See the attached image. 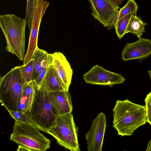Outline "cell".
Listing matches in <instances>:
<instances>
[{
	"instance_id": "cell-1",
	"label": "cell",
	"mask_w": 151,
	"mask_h": 151,
	"mask_svg": "<svg viewBox=\"0 0 151 151\" xmlns=\"http://www.w3.org/2000/svg\"><path fill=\"white\" fill-rule=\"evenodd\" d=\"M113 111V127L122 137L132 135L147 122L145 105L134 103L128 99L117 100Z\"/></svg>"
},
{
	"instance_id": "cell-2",
	"label": "cell",
	"mask_w": 151,
	"mask_h": 151,
	"mask_svg": "<svg viewBox=\"0 0 151 151\" xmlns=\"http://www.w3.org/2000/svg\"><path fill=\"white\" fill-rule=\"evenodd\" d=\"M27 22L13 14L0 15V26L6 39L5 49L22 61L25 52V31Z\"/></svg>"
},
{
	"instance_id": "cell-3",
	"label": "cell",
	"mask_w": 151,
	"mask_h": 151,
	"mask_svg": "<svg viewBox=\"0 0 151 151\" xmlns=\"http://www.w3.org/2000/svg\"><path fill=\"white\" fill-rule=\"evenodd\" d=\"M24 83L21 66L15 67L0 77V101L8 111H17Z\"/></svg>"
},
{
	"instance_id": "cell-4",
	"label": "cell",
	"mask_w": 151,
	"mask_h": 151,
	"mask_svg": "<svg viewBox=\"0 0 151 151\" xmlns=\"http://www.w3.org/2000/svg\"><path fill=\"white\" fill-rule=\"evenodd\" d=\"M34 125L15 120L10 139L31 151H45L50 147V140Z\"/></svg>"
},
{
	"instance_id": "cell-5",
	"label": "cell",
	"mask_w": 151,
	"mask_h": 151,
	"mask_svg": "<svg viewBox=\"0 0 151 151\" xmlns=\"http://www.w3.org/2000/svg\"><path fill=\"white\" fill-rule=\"evenodd\" d=\"M47 93L36 90L31 107L27 114L32 124L45 133L53 126L57 116L52 110Z\"/></svg>"
},
{
	"instance_id": "cell-6",
	"label": "cell",
	"mask_w": 151,
	"mask_h": 151,
	"mask_svg": "<svg viewBox=\"0 0 151 151\" xmlns=\"http://www.w3.org/2000/svg\"><path fill=\"white\" fill-rule=\"evenodd\" d=\"M78 129L74 122L72 112H70L57 115L55 123L47 133L65 148L72 151H79L78 139Z\"/></svg>"
},
{
	"instance_id": "cell-7",
	"label": "cell",
	"mask_w": 151,
	"mask_h": 151,
	"mask_svg": "<svg viewBox=\"0 0 151 151\" xmlns=\"http://www.w3.org/2000/svg\"><path fill=\"white\" fill-rule=\"evenodd\" d=\"M49 5V2L45 0H35L31 29L29 33L28 45L23 60V65L26 64L32 60L35 50L38 47L37 39L40 23Z\"/></svg>"
},
{
	"instance_id": "cell-8",
	"label": "cell",
	"mask_w": 151,
	"mask_h": 151,
	"mask_svg": "<svg viewBox=\"0 0 151 151\" xmlns=\"http://www.w3.org/2000/svg\"><path fill=\"white\" fill-rule=\"evenodd\" d=\"M83 76L87 83L111 87L122 83L126 80L121 74L109 71L98 65L93 66Z\"/></svg>"
},
{
	"instance_id": "cell-9",
	"label": "cell",
	"mask_w": 151,
	"mask_h": 151,
	"mask_svg": "<svg viewBox=\"0 0 151 151\" xmlns=\"http://www.w3.org/2000/svg\"><path fill=\"white\" fill-rule=\"evenodd\" d=\"M92 10L91 14L94 18L98 20L104 27L109 28L119 9V6L110 0H88Z\"/></svg>"
},
{
	"instance_id": "cell-10",
	"label": "cell",
	"mask_w": 151,
	"mask_h": 151,
	"mask_svg": "<svg viewBox=\"0 0 151 151\" xmlns=\"http://www.w3.org/2000/svg\"><path fill=\"white\" fill-rule=\"evenodd\" d=\"M106 119L105 114L101 112L93 120L91 127L85 134L88 151H101L106 127Z\"/></svg>"
},
{
	"instance_id": "cell-11",
	"label": "cell",
	"mask_w": 151,
	"mask_h": 151,
	"mask_svg": "<svg viewBox=\"0 0 151 151\" xmlns=\"http://www.w3.org/2000/svg\"><path fill=\"white\" fill-rule=\"evenodd\" d=\"M151 55V40L141 38L136 41L126 44L122 53L124 61L132 60L142 61Z\"/></svg>"
},
{
	"instance_id": "cell-12",
	"label": "cell",
	"mask_w": 151,
	"mask_h": 151,
	"mask_svg": "<svg viewBox=\"0 0 151 151\" xmlns=\"http://www.w3.org/2000/svg\"><path fill=\"white\" fill-rule=\"evenodd\" d=\"M47 96L52 110L57 115L72 112L71 96L68 90L48 92Z\"/></svg>"
},
{
	"instance_id": "cell-13",
	"label": "cell",
	"mask_w": 151,
	"mask_h": 151,
	"mask_svg": "<svg viewBox=\"0 0 151 151\" xmlns=\"http://www.w3.org/2000/svg\"><path fill=\"white\" fill-rule=\"evenodd\" d=\"M52 64L66 90H68L71 83L73 70L65 56L61 52L52 54Z\"/></svg>"
},
{
	"instance_id": "cell-14",
	"label": "cell",
	"mask_w": 151,
	"mask_h": 151,
	"mask_svg": "<svg viewBox=\"0 0 151 151\" xmlns=\"http://www.w3.org/2000/svg\"><path fill=\"white\" fill-rule=\"evenodd\" d=\"M36 89L47 92L66 90L52 63L47 67L42 80Z\"/></svg>"
},
{
	"instance_id": "cell-15",
	"label": "cell",
	"mask_w": 151,
	"mask_h": 151,
	"mask_svg": "<svg viewBox=\"0 0 151 151\" xmlns=\"http://www.w3.org/2000/svg\"><path fill=\"white\" fill-rule=\"evenodd\" d=\"M32 59L34 60L32 80H34L43 70L52 63L53 58L52 54H48L37 47Z\"/></svg>"
},
{
	"instance_id": "cell-16",
	"label": "cell",
	"mask_w": 151,
	"mask_h": 151,
	"mask_svg": "<svg viewBox=\"0 0 151 151\" xmlns=\"http://www.w3.org/2000/svg\"><path fill=\"white\" fill-rule=\"evenodd\" d=\"M37 85L33 80L25 83L17 111L27 114L29 111L36 93Z\"/></svg>"
},
{
	"instance_id": "cell-17",
	"label": "cell",
	"mask_w": 151,
	"mask_h": 151,
	"mask_svg": "<svg viewBox=\"0 0 151 151\" xmlns=\"http://www.w3.org/2000/svg\"><path fill=\"white\" fill-rule=\"evenodd\" d=\"M147 23L136 15V13L132 16L129 23L126 31V34L130 32L136 35L139 38H141L145 32V27Z\"/></svg>"
},
{
	"instance_id": "cell-18",
	"label": "cell",
	"mask_w": 151,
	"mask_h": 151,
	"mask_svg": "<svg viewBox=\"0 0 151 151\" xmlns=\"http://www.w3.org/2000/svg\"><path fill=\"white\" fill-rule=\"evenodd\" d=\"M138 6L135 0H128L126 5L118 11L111 26L108 29H112L116 23L119 20L133 12H137Z\"/></svg>"
},
{
	"instance_id": "cell-19",
	"label": "cell",
	"mask_w": 151,
	"mask_h": 151,
	"mask_svg": "<svg viewBox=\"0 0 151 151\" xmlns=\"http://www.w3.org/2000/svg\"><path fill=\"white\" fill-rule=\"evenodd\" d=\"M137 12H132L119 20L115 24L116 33L120 40L126 34V31L132 15Z\"/></svg>"
},
{
	"instance_id": "cell-20",
	"label": "cell",
	"mask_w": 151,
	"mask_h": 151,
	"mask_svg": "<svg viewBox=\"0 0 151 151\" xmlns=\"http://www.w3.org/2000/svg\"><path fill=\"white\" fill-rule=\"evenodd\" d=\"M33 59L27 64L21 66V71L24 83H29L32 80L33 70Z\"/></svg>"
},
{
	"instance_id": "cell-21",
	"label": "cell",
	"mask_w": 151,
	"mask_h": 151,
	"mask_svg": "<svg viewBox=\"0 0 151 151\" xmlns=\"http://www.w3.org/2000/svg\"><path fill=\"white\" fill-rule=\"evenodd\" d=\"M35 4V0H27L25 17L27 20L29 33L31 29Z\"/></svg>"
},
{
	"instance_id": "cell-22",
	"label": "cell",
	"mask_w": 151,
	"mask_h": 151,
	"mask_svg": "<svg viewBox=\"0 0 151 151\" xmlns=\"http://www.w3.org/2000/svg\"><path fill=\"white\" fill-rule=\"evenodd\" d=\"M11 116L14 120L22 122L32 124L27 114L17 111H8Z\"/></svg>"
},
{
	"instance_id": "cell-23",
	"label": "cell",
	"mask_w": 151,
	"mask_h": 151,
	"mask_svg": "<svg viewBox=\"0 0 151 151\" xmlns=\"http://www.w3.org/2000/svg\"><path fill=\"white\" fill-rule=\"evenodd\" d=\"M147 122L151 125V91L147 95L145 99Z\"/></svg>"
},
{
	"instance_id": "cell-24",
	"label": "cell",
	"mask_w": 151,
	"mask_h": 151,
	"mask_svg": "<svg viewBox=\"0 0 151 151\" xmlns=\"http://www.w3.org/2000/svg\"><path fill=\"white\" fill-rule=\"evenodd\" d=\"M47 67L43 70L33 80L37 85V87H38L40 83L46 72Z\"/></svg>"
},
{
	"instance_id": "cell-25",
	"label": "cell",
	"mask_w": 151,
	"mask_h": 151,
	"mask_svg": "<svg viewBox=\"0 0 151 151\" xmlns=\"http://www.w3.org/2000/svg\"><path fill=\"white\" fill-rule=\"evenodd\" d=\"M17 151H31V150L28 148L27 147H26L25 146H22L21 145H19L18 146V148L17 149Z\"/></svg>"
},
{
	"instance_id": "cell-26",
	"label": "cell",
	"mask_w": 151,
	"mask_h": 151,
	"mask_svg": "<svg viewBox=\"0 0 151 151\" xmlns=\"http://www.w3.org/2000/svg\"><path fill=\"white\" fill-rule=\"evenodd\" d=\"M114 4L119 6L121 5L124 0H110Z\"/></svg>"
},
{
	"instance_id": "cell-27",
	"label": "cell",
	"mask_w": 151,
	"mask_h": 151,
	"mask_svg": "<svg viewBox=\"0 0 151 151\" xmlns=\"http://www.w3.org/2000/svg\"><path fill=\"white\" fill-rule=\"evenodd\" d=\"M146 151H151V139L150 140L148 143Z\"/></svg>"
},
{
	"instance_id": "cell-28",
	"label": "cell",
	"mask_w": 151,
	"mask_h": 151,
	"mask_svg": "<svg viewBox=\"0 0 151 151\" xmlns=\"http://www.w3.org/2000/svg\"><path fill=\"white\" fill-rule=\"evenodd\" d=\"M147 72L151 80V70H148Z\"/></svg>"
}]
</instances>
